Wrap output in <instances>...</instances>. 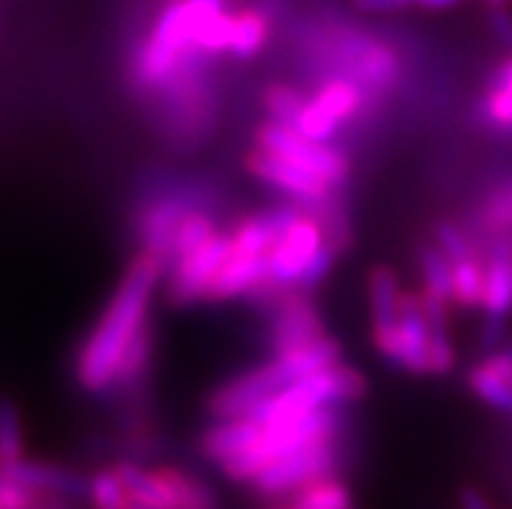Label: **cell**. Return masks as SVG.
I'll return each instance as SVG.
<instances>
[{
  "mask_svg": "<svg viewBox=\"0 0 512 509\" xmlns=\"http://www.w3.org/2000/svg\"><path fill=\"white\" fill-rule=\"evenodd\" d=\"M164 276H167L164 263L149 252L138 250L136 258L130 260L110 304L104 307L102 317L86 336L84 346L78 348L76 380L86 393H110L125 348L138 330L149 323L151 302Z\"/></svg>",
  "mask_w": 512,
  "mask_h": 509,
  "instance_id": "cell-1",
  "label": "cell"
},
{
  "mask_svg": "<svg viewBox=\"0 0 512 509\" xmlns=\"http://www.w3.org/2000/svg\"><path fill=\"white\" fill-rule=\"evenodd\" d=\"M370 395V382L367 374L357 367H349L344 361H338L336 367L325 372L310 374L302 380H294L292 385L281 387L279 393H273L260 406L247 413V419H253L260 426L289 424L294 419H302L307 413L320 411L328 406H351Z\"/></svg>",
  "mask_w": 512,
  "mask_h": 509,
  "instance_id": "cell-2",
  "label": "cell"
},
{
  "mask_svg": "<svg viewBox=\"0 0 512 509\" xmlns=\"http://www.w3.org/2000/svg\"><path fill=\"white\" fill-rule=\"evenodd\" d=\"M255 149L266 154L279 156L284 162L294 164L299 169L318 174L320 180L333 185L336 190H346L351 180L349 156L331 143H315L310 138L299 136L294 128L276 123V120H263L253 133Z\"/></svg>",
  "mask_w": 512,
  "mask_h": 509,
  "instance_id": "cell-3",
  "label": "cell"
},
{
  "mask_svg": "<svg viewBox=\"0 0 512 509\" xmlns=\"http://www.w3.org/2000/svg\"><path fill=\"white\" fill-rule=\"evenodd\" d=\"M341 471H344V437L323 439V442L273 460L266 471L253 478L250 486L260 499L276 504L299 486L323 476H341Z\"/></svg>",
  "mask_w": 512,
  "mask_h": 509,
  "instance_id": "cell-4",
  "label": "cell"
},
{
  "mask_svg": "<svg viewBox=\"0 0 512 509\" xmlns=\"http://www.w3.org/2000/svg\"><path fill=\"white\" fill-rule=\"evenodd\" d=\"M263 310H266L263 336H266V348L271 356L289 354L328 336L323 312L307 291H279L271 302L263 304Z\"/></svg>",
  "mask_w": 512,
  "mask_h": 509,
  "instance_id": "cell-5",
  "label": "cell"
},
{
  "mask_svg": "<svg viewBox=\"0 0 512 509\" xmlns=\"http://www.w3.org/2000/svg\"><path fill=\"white\" fill-rule=\"evenodd\" d=\"M286 385H292V380H289L284 364L273 356V359L263 361L258 367L242 372L240 377L219 385L214 393H208L206 416L211 421L242 419Z\"/></svg>",
  "mask_w": 512,
  "mask_h": 509,
  "instance_id": "cell-6",
  "label": "cell"
},
{
  "mask_svg": "<svg viewBox=\"0 0 512 509\" xmlns=\"http://www.w3.org/2000/svg\"><path fill=\"white\" fill-rule=\"evenodd\" d=\"M232 255V232H216L201 247L172 265L167 273V299L175 307H190L208 297V289L219 276L221 265Z\"/></svg>",
  "mask_w": 512,
  "mask_h": 509,
  "instance_id": "cell-7",
  "label": "cell"
},
{
  "mask_svg": "<svg viewBox=\"0 0 512 509\" xmlns=\"http://www.w3.org/2000/svg\"><path fill=\"white\" fill-rule=\"evenodd\" d=\"M367 294H370L372 315V343L377 356L390 369H398V307H401V278L385 263L370 268L367 276Z\"/></svg>",
  "mask_w": 512,
  "mask_h": 509,
  "instance_id": "cell-8",
  "label": "cell"
},
{
  "mask_svg": "<svg viewBox=\"0 0 512 509\" xmlns=\"http://www.w3.org/2000/svg\"><path fill=\"white\" fill-rule=\"evenodd\" d=\"M245 169L253 174L255 180L273 187V190H279V193H284L286 198L299 203L302 208L318 206V203L328 200L331 195L341 193V190H336L325 180H320L318 174L294 167V164L284 162L279 156L266 154V151L260 149L247 151Z\"/></svg>",
  "mask_w": 512,
  "mask_h": 509,
  "instance_id": "cell-9",
  "label": "cell"
},
{
  "mask_svg": "<svg viewBox=\"0 0 512 509\" xmlns=\"http://www.w3.org/2000/svg\"><path fill=\"white\" fill-rule=\"evenodd\" d=\"M323 245L325 234L320 221L310 211H302V216L281 234L279 242L268 252V278L281 289H292Z\"/></svg>",
  "mask_w": 512,
  "mask_h": 509,
  "instance_id": "cell-10",
  "label": "cell"
},
{
  "mask_svg": "<svg viewBox=\"0 0 512 509\" xmlns=\"http://www.w3.org/2000/svg\"><path fill=\"white\" fill-rule=\"evenodd\" d=\"M479 255L484 258V323L505 325L512 315V234L494 237Z\"/></svg>",
  "mask_w": 512,
  "mask_h": 509,
  "instance_id": "cell-11",
  "label": "cell"
},
{
  "mask_svg": "<svg viewBox=\"0 0 512 509\" xmlns=\"http://www.w3.org/2000/svg\"><path fill=\"white\" fill-rule=\"evenodd\" d=\"M398 369L427 377L429 374V328L419 291L403 289L398 307Z\"/></svg>",
  "mask_w": 512,
  "mask_h": 509,
  "instance_id": "cell-12",
  "label": "cell"
},
{
  "mask_svg": "<svg viewBox=\"0 0 512 509\" xmlns=\"http://www.w3.org/2000/svg\"><path fill=\"white\" fill-rule=\"evenodd\" d=\"M0 473L11 478L13 484L24 486L29 491H37V494H52V497L65 499L89 497V478L71 471V468H60V465L21 458L19 463L0 468Z\"/></svg>",
  "mask_w": 512,
  "mask_h": 509,
  "instance_id": "cell-13",
  "label": "cell"
},
{
  "mask_svg": "<svg viewBox=\"0 0 512 509\" xmlns=\"http://www.w3.org/2000/svg\"><path fill=\"white\" fill-rule=\"evenodd\" d=\"M263 284H268V255H245V252L232 250L208 289L206 302L250 299Z\"/></svg>",
  "mask_w": 512,
  "mask_h": 509,
  "instance_id": "cell-14",
  "label": "cell"
},
{
  "mask_svg": "<svg viewBox=\"0 0 512 509\" xmlns=\"http://www.w3.org/2000/svg\"><path fill=\"white\" fill-rule=\"evenodd\" d=\"M260 434H263V426L255 424L253 419H247V416L229 421H214L198 437V452H201V458L206 463L221 468L224 463L237 458L240 452H245L247 447H253L260 439Z\"/></svg>",
  "mask_w": 512,
  "mask_h": 509,
  "instance_id": "cell-15",
  "label": "cell"
},
{
  "mask_svg": "<svg viewBox=\"0 0 512 509\" xmlns=\"http://www.w3.org/2000/svg\"><path fill=\"white\" fill-rule=\"evenodd\" d=\"M419 302H422L429 328V374L448 377L455 369V359H458L453 336H450V310L453 307L427 289L419 291Z\"/></svg>",
  "mask_w": 512,
  "mask_h": 509,
  "instance_id": "cell-16",
  "label": "cell"
},
{
  "mask_svg": "<svg viewBox=\"0 0 512 509\" xmlns=\"http://www.w3.org/2000/svg\"><path fill=\"white\" fill-rule=\"evenodd\" d=\"M471 237L476 242V250L492 242L494 237L512 234V174L497 180V185L481 198L476 208L474 224H471Z\"/></svg>",
  "mask_w": 512,
  "mask_h": 509,
  "instance_id": "cell-17",
  "label": "cell"
},
{
  "mask_svg": "<svg viewBox=\"0 0 512 509\" xmlns=\"http://www.w3.org/2000/svg\"><path fill=\"white\" fill-rule=\"evenodd\" d=\"M271 13L263 6H245L232 13L229 55L237 60H253L266 50L271 39Z\"/></svg>",
  "mask_w": 512,
  "mask_h": 509,
  "instance_id": "cell-18",
  "label": "cell"
},
{
  "mask_svg": "<svg viewBox=\"0 0 512 509\" xmlns=\"http://www.w3.org/2000/svg\"><path fill=\"white\" fill-rule=\"evenodd\" d=\"M312 102L318 104L325 115H331L341 128L351 120H357L370 104H367V97L362 94L354 81L349 78H325L323 84L318 86V91L312 94Z\"/></svg>",
  "mask_w": 512,
  "mask_h": 509,
  "instance_id": "cell-19",
  "label": "cell"
},
{
  "mask_svg": "<svg viewBox=\"0 0 512 509\" xmlns=\"http://www.w3.org/2000/svg\"><path fill=\"white\" fill-rule=\"evenodd\" d=\"M276 504L289 509H354V494L341 476H323L299 486Z\"/></svg>",
  "mask_w": 512,
  "mask_h": 509,
  "instance_id": "cell-20",
  "label": "cell"
},
{
  "mask_svg": "<svg viewBox=\"0 0 512 509\" xmlns=\"http://www.w3.org/2000/svg\"><path fill=\"white\" fill-rule=\"evenodd\" d=\"M416 265L422 273V289L432 291L442 302L453 307V263L435 242H419Z\"/></svg>",
  "mask_w": 512,
  "mask_h": 509,
  "instance_id": "cell-21",
  "label": "cell"
},
{
  "mask_svg": "<svg viewBox=\"0 0 512 509\" xmlns=\"http://www.w3.org/2000/svg\"><path fill=\"white\" fill-rule=\"evenodd\" d=\"M481 297H484V258L471 255V258L455 260L453 307L463 312H476L481 310Z\"/></svg>",
  "mask_w": 512,
  "mask_h": 509,
  "instance_id": "cell-22",
  "label": "cell"
},
{
  "mask_svg": "<svg viewBox=\"0 0 512 509\" xmlns=\"http://www.w3.org/2000/svg\"><path fill=\"white\" fill-rule=\"evenodd\" d=\"M219 232V224H216L214 213L208 211H193L188 219L182 221L180 229H177L175 239H172V247H169V258H167V273L172 265L180 263L185 255L201 247L208 237H214ZM167 278V276H164Z\"/></svg>",
  "mask_w": 512,
  "mask_h": 509,
  "instance_id": "cell-23",
  "label": "cell"
},
{
  "mask_svg": "<svg viewBox=\"0 0 512 509\" xmlns=\"http://www.w3.org/2000/svg\"><path fill=\"white\" fill-rule=\"evenodd\" d=\"M468 387L474 390L476 398L481 403H487L494 411L505 413V416H512V385L510 382L500 380L497 374L489 372L481 361H476L474 367L468 369L466 374Z\"/></svg>",
  "mask_w": 512,
  "mask_h": 509,
  "instance_id": "cell-24",
  "label": "cell"
},
{
  "mask_svg": "<svg viewBox=\"0 0 512 509\" xmlns=\"http://www.w3.org/2000/svg\"><path fill=\"white\" fill-rule=\"evenodd\" d=\"M24 458V426L19 406L8 398H0V468L19 463Z\"/></svg>",
  "mask_w": 512,
  "mask_h": 509,
  "instance_id": "cell-25",
  "label": "cell"
},
{
  "mask_svg": "<svg viewBox=\"0 0 512 509\" xmlns=\"http://www.w3.org/2000/svg\"><path fill=\"white\" fill-rule=\"evenodd\" d=\"M260 102H263V110L268 112V120H276V123L286 125V128H294L299 112L305 110L307 99L297 89H292V86L268 84L263 94H260Z\"/></svg>",
  "mask_w": 512,
  "mask_h": 509,
  "instance_id": "cell-26",
  "label": "cell"
},
{
  "mask_svg": "<svg viewBox=\"0 0 512 509\" xmlns=\"http://www.w3.org/2000/svg\"><path fill=\"white\" fill-rule=\"evenodd\" d=\"M91 509H125L128 507V489L115 473V468H102L89 478Z\"/></svg>",
  "mask_w": 512,
  "mask_h": 509,
  "instance_id": "cell-27",
  "label": "cell"
},
{
  "mask_svg": "<svg viewBox=\"0 0 512 509\" xmlns=\"http://www.w3.org/2000/svg\"><path fill=\"white\" fill-rule=\"evenodd\" d=\"M432 242H435V245L440 247L445 255H448L450 263H455V260H463V258H471V255H479L471 232H468L466 226L458 224V221H453V219L437 221L435 229H432Z\"/></svg>",
  "mask_w": 512,
  "mask_h": 509,
  "instance_id": "cell-28",
  "label": "cell"
},
{
  "mask_svg": "<svg viewBox=\"0 0 512 509\" xmlns=\"http://www.w3.org/2000/svg\"><path fill=\"white\" fill-rule=\"evenodd\" d=\"M294 130H297L299 136L310 138L315 143H331L341 133V125L331 115H325L312 99H307L305 110L299 112L297 123H294Z\"/></svg>",
  "mask_w": 512,
  "mask_h": 509,
  "instance_id": "cell-29",
  "label": "cell"
},
{
  "mask_svg": "<svg viewBox=\"0 0 512 509\" xmlns=\"http://www.w3.org/2000/svg\"><path fill=\"white\" fill-rule=\"evenodd\" d=\"M338 258H341V252L325 242V245L315 252V258L307 263V268L302 271V276L297 278V284H294L292 289L312 294V291L318 289V286L325 284V278L331 276L333 268H336V263H338Z\"/></svg>",
  "mask_w": 512,
  "mask_h": 509,
  "instance_id": "cell-30",
  "label": "cell"
},
{
  "mask_svg": "<svg viewBox=\"0 0 512 509\" xmlns=\"http://www.w3.org/2000/svg\"><path fill=\"white\" fill-rule=\"evenodd\" d=\"M39 494L24 486L13 484L11 478L0 473V509H37Z\"/></svg>",
  "mask_w": 512,
  "mask_h": 509,
  "instance_id": "cell-31",
  "label": "cell"
},
{
  "mask_svg": "<svg viewBox=\"0 0 512 509\" xmlns=\"http://www.w3.org/2000/svg\"><path fill=\"white\" fill-rule=\"evenodd\" d=\"M351 6L359 13H377V16H388V13H401L416 8V0H351Z\"/></svg>",
  "mask_w": 512,
  "mask_h": 509,
  "instance_id": "cell-32",
  "label": "cell"
},
{
  "mask_svg": "<svg viewBox=\"0 0 512 509\" xmlns=\"http://www.w3.org/2000/svg\"><path fill=\"white\" fill-rule=\"evenodd\" d=\"M489 24H492V32L497 34L505 47H512V13L507 11V6L492 8L489 13Z\"/></svg>",
  "mask_w": 512,
  "mask_h": 509,
  "instance_id": "cell-33",
  "label": "cell"
},
{
  "mask_svg": "<svg viewBox=\"0 0 512 509\" xmlns=\"http://www.w3.org/2000/svg\"><path fill=\"white\" fill-rule=\"evenodd\" d=\"M458 504H461V509H494L492 502H489L479 489H474V486L461 489V494H458Z\"/></svg>",
  "mask_w": 512,
  "mask_h": 509,
  "instance_id": "cell-34",
  "label": "cell"
},
{
  "mask_svg": "<svg viewBox=\"0 0 512 509\" xmlns=\"http://www.w3.org/2000/svg\"><path fill=\"white\" fill-rule=\"evenodd\" d=\"M466 0H416V8H424V11H450V8L461 6Z\"/></svg>",
  "mask_w": 512,
  "mask_h": 509,
  "instance_id": "cell-35",
  "label": "cell"
},
{
  "mask_svg": "<svg viewBox=\"0 0 512 509\" xmlns=\"http://www.w3.org/2000/svg\"><path fill=\"white\" fill-rule=\"evenodd\" d=\"M37 509H71L65 497H52V494H39Z\"/></svg>",
  "mask_w": 512,
  "mask_h": 509,
  "instance_id": "cell-36",
  "label": "cell"
},
{
  "mask_svg": "<svg viewBox=\"0 0 512 509\" xmlns=\"http://www.w3.org/2000/svg\"><path fill=\"white\" fill-rule=\"evenodd\" d=\"M494 86H502V84H512V58L507 60L505 65H502L500 71L494 73V81H492Z\"/></svg>",
  "mask_w": 512,
  "mask_h": 509,
  "instance_id": "cell-37",
  "label": "cell"
},
{
  "mask_svg": "<svg viewBox=\"0 0 512 509\" xmlns=\"http://www.w3.org/2000/svg\"><path fill=\"white\" fill-rule=\"evenodd\" d=\"M489 6L492 8H502V6H507V3H510V0H487Z\"/></svg>",
  "mask_w": 512,
  "mask_h": 509,
  "instance_id": "cell-38",
  "label": "cell"
},
{
  "mask_svg": "<svg viewBox=\"0 0 512 509\" xmlns=\"http://www.w3.org/2000/svg\"><path fill=\"white\" fill-rule=\"evenodd\" d=\"M268 509H289V507H284V504H271Z\"/></svg>",
  "mask_w": 512,
  "mask_h": 509,
  "instance_id": "cell-39",
  "label": "cell"
}]
</instances>
